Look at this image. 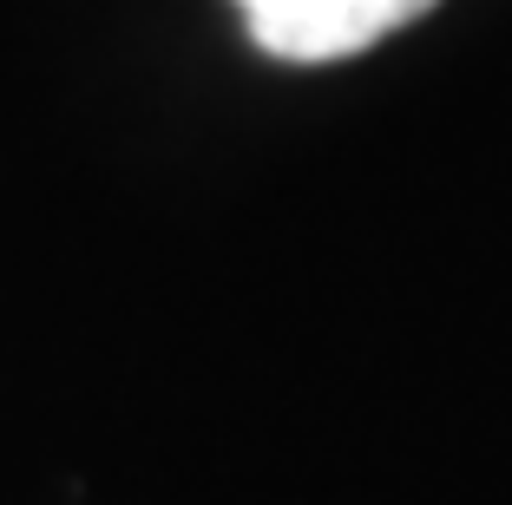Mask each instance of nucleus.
Listing matches in <instances>:
<instances>
[{
	"mask_svg": "<svg viewBox=\"0 0 512 505\" xmlns=\"http://www.w3.org/2000/svg\"><path fill=\"white\" fill-rule=\"evenodd\" d=\"M427 7L434 0H237L250 40L276 60H348Z\"/></svg>",
	"mask_w": 512,
	"mask_h": 505,
	"instance_id": "1",
	"label": "nucleus"
}]
</instances>
